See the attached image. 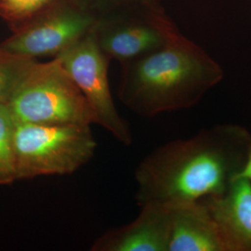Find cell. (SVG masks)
<instances>
[{
    "instance_id": "obj_1",
    "label": "cell",
    "mask_w": 251,
    "mask_h": 251,
    "mask_svg": "<svg viewBox=\"0 0 251 251\" xmlns=\"http://www.w3.org/2000/svg\"><path fill=\"white\" fill-rule=\"evenodd\" d=\"M251 147V131L235 124L213 126L192 138L163 144L135 171L138 205H171L224 195Z\"/></svg>"
},
{
    "instance_id": "obj_2",
    "label": "cell",
    "mask_w": 251,
    "mask_h": 251,
    "mask_svg": "<svg viewBox=\"0 0 251 251\" xmlns=\"http://www.w3.org/2000/svg\"><path fill=\"white\" fill-rule=\"evenodd\" d=\"M123 65L119 100L145 117L195 106L225 76L222 66L179 31L159 49Z\"/></svg>"
},
{
    "instance_id": "obj_3",
    "label": "cell",
    "mask_w": 251,
    "mask_h": 251,
    "mask_svg": "<svg viewBox=\"0 0 251 251\" xmlns=\"http://www.w3.org/2000/svg\"><path fill=\"white\" fill-rule=\"evenodd\" d=\"M17 180L67 175L93 157L97 142L90 125L17 122L14 131Z\"/></svg>"
},
{
    "instance_id": "obj_4",
    "label": "cell",
    "mask_w": 251,
    "mask_h": 251,
    "mask_svg": "<svg viewBox=\"0 0 251 251\" xmlns=\"http://www.w3.org/2000/svg\"><path fill=\"white\" fill-rule=\"evenodd\" d=\"M17 122L94 124L90 105L57 57L36 62L8 102Z\"/></svg>"
},
{
    "instance_id": "obj_5",
    "label": "cell",
    "mask_w": 251,
    "mask_h": 251,
    "mask_svg": "<svg viewBox=\"0 0 251 251\" xmlns=\"http://www.w3.org/2000/svg\"><path fill=\"white\" fill-rule=\"evenodd\" d=\"M56 57L87 100L94 124L101 126L121 144H132L129 126L119 115L112 97L109 59L100 48L94 28Z\"/></svg>"
},
{
    "instance_id": "obj_6",
    "label": "cell",
    "mask_w": 251,
    "mask_h": 251,
    "mask_svg": "<svg viewBox=\"0 0 251 251\" xmlns=\"http://www.w3.org/2000/svg\"><path fill=\"white\" fill-rule=\"evenodd\" d=\"M99 18L73 0H66L16 29L0 47L36 59L56 57L89 34Z\"/></svg>"
},
{
    "instance_id": "obj_7",
    "label": "cell",
    "mask_w": 251,
    "mask_h": 251,
    "mask_svg": "<svg viewBox=\"0 0 251 251\" xmlns=\"http://www.w3.org/2000/svg\"><path fill=\"white\" fill-rule=\"evenodd\" d=\"M125 17L98 20L94 33L108 57L127 63L164 45L178 30L157 4L135 6Z\"/></svg>"
},
{
    "instance_id": "obj_8",
    "label": "cell",
    "mask_w": 251,
    "mask_h": 251,
    "mask_svg": "<svg viewBox=\"0 0 251 251\" xmlns=\"http://www.w3.org/2000/svg\"><path fill=\"white\" fill-rule=\"evenodd\" d=\"M140 206L142 210L134 221L100 235L90 251H169V205L147 203Z\"/></svg>"
},
{
    "instance_id": "obj_9",
    "label": "cell",
    "mask_w": 251,
    "mask_h": 251,
    "mask_svg": "<svg viewBox=\"0 0 251 251\" xmlns=\"http://www.w3.org/2000/svg\"><path fill=\"white\" fill-rule=\"evenodd\" d=\"M202 200L215 220L225 251H251V181L235 179L224 195Z\"/></svg>"
},
{
    "instance_id": "obj_10",
    "label": "cell",
    "mask_w": 251,
    "mask_h": 251,
    "mask_svg": "<svg viewBox=\"0 0 251 251\" xmlns=\"http://www.w3.org/2000/svg\"><path fill=\"white\" fill-rule=\"evenodd\" d=\"M169 207V251H225L215 220L202 199Z\"/></svg>"
},
{
    "instance_id": "obj_11",
    "label": "cell",
    "mask_w": 251,
    "mask_h": 251,
    "mask_svg": "<svg viewBox=\"0 0 251 251\" xmlns=\"http://www.w3.org/2000/svg\"><path fill=\"white\" fill-rule=\"evenodd\" d=\"M16 120L8 103L0 104V185L17 180L15 167L14 131Z\"/></svg>"
},
{
    "instance_id": "obj_12",
    "label": "cell",
    "mask_w": 251,
    "mask_h": 251,
    "mask_svg": "<svg viewBox=\"0 0 251 251\" xmlns=\"http://www.w3.org/2000/svg\"><path fill=\"white\" fill-rule=\"evenodd\" d=\"M36 62V59L12 53L0 47V104L9 102L19 84Z\"/></svg>"
},
{
    "instance_id": "obj_13",
    "label": "cell",
    "mask_w": 251,
    "mask_h": 251,
    "mask_svg": "<svg viewBox=\"0 0 251 251\" xmlns=\"http://www.w3.org/2000/svg\"><path fill=\"white\" fill-rule=\"evenodd\" d=\"M66 0H0V16L17 28Z\"/></svg>"
},
{
    "instance_id": "obj_14",
    "label": "cell",
    "mask_w": 251,
    "mask_h": 251,
    "mask_svg": "<svg viewBox=\"0 0 251 251\" xmlns=\"http://www.w3.org/2000/svg\"><path fill=\"white\" fill-rule=\"evenodd\" d=\"M82 8L88 9L97 16V11L108 10V8H129L139 5L156 4V0H73ZM98 17V16H97Z\"/></svg>"
},
{
    "instance_id": "obj_15",
    "label": "cell",
    "mask_w": 251,
    "mask_h": 251,
    "mask_svg": "<svg viewBox=\"0 0 251 251\" xmlns=\"http://www.w3.org/2000/svg\"><path fill=\"white\" fill-rule=\"evenodd\" d=\"M242 178V179H248L251 181V147L247 153V157L244 162L242 169L238 173L236 179Z\"/></svg>"
}]
</instances>
